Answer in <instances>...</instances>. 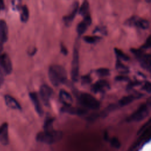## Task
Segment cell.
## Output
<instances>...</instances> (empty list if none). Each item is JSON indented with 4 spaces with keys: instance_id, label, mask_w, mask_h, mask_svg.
Returning <instances> with one entry per match:
<instances>
[{
    "instance_id": "29",
    "label": "cell",
    "mask_w": 151,
    "mask_h": 151,
    "mask_svg": "<svg viewBox=\"0 0 151 151\" xmlns=\"http://www.w3.org/2000/svg\"><path fill=\"white\" fill-rule=\"evenodd\" d=\"M142 81H139V80H135V81H130L129 83V84H127V87H126V89L127 90H132L133 87H136V86H139V85H141L142 84Z\"/></svg>"
},
{
    "instance_id": "9",
    "label": "cell",
    "mask_w": 151,
    "mask_h": 151,
    "mask_svg": "<svg viewBox=\"0 0 151 151\" xmlns=\"http://www.w3.org/2000/svg\"><path fill=\"white\" fill-rule=\"evenodd\" d=\"M52 89L48 85L42 84L40 88V95L41 99L46 107H50V99L52 96Z\"/></svg>"
},
{
    "instance_id": "3",
    "label": "cell",
    "mask_w": 151,
    "mask_h": 151,
    "mask_svg": "<svg viewBox=\"0 0 151 151\" xmlns=\"http://www.w3.org/2000/svg\"><path fill=\"white\" fill-rule=\"evenodd\" d=\"M150 99L146 103L140 105V106L130 116L127 118L128 122H138L145 119L150 114Z\"/></svg>"
},
{
    "instance_id": "4",
    "label": "cell",
    "mask_w": 151,
    "mask_h": 151,
    "mask_svg": "<svg viewBox=\"0 0 151 151\" xmlns=\"http://www.w3.org/2000/svg\"><path fill=\"white\" fill-rule=\"evenodd\" d=\"M78 100L80 104L86 109L96 110L100 106L99 101L87 93H80L78 95Z\"/></svg>"
},
{
    "instance_id": "2",
    "label": "cell",
    "mask_w": 151,
    "mask_h": 151,
    "mask_svg": "<svg viewBox=\"0 0 151 151\" xmlns=\"http://www.w3.org/2000/svg\"><path fill=\"white\" fill-rule=\"evenodd\" d=\"M62 132L54 129L40 132L36 136L37 141L46 144H53L60 140L62 138Z\"/></svg>"
},
{
    "instance_id": "21",
    "label": "cell",
    "mask_w": 151,
    "mask_h": 151,
    "mask_svg": "<svg viewBox=\"0 0 151 151\" xmlns=\"http://www.w3.org/2000/svg\"><path fill=\"white\" fill-rule=\"evenodd\" d=\"M78 13L82 17H85L89 14V3L87 1H84L78 9Z\"/></svg>"
},
{
    "instance_id": "31",
    "label": "cell",
    "mask_w": 151,
    "mask_h": 151,
    "mask_svg": "<svg viewBox=\"0 0 151 151\" xmlns=\"http://www.w3.org/2000/svg\"><path fill=\"white\" fill-rule=\"evenodd\" d=\"M94 33L96 32H100L101 34H103L104 35H107V31L106 28L104 26H97L96 27L94 30L93 31Z\"/></svg>"
},
{
    "instance_id": "16",
    "label": "cell",
    "mask_w": 151,
    "mask_h": 151,
    "mask_svg": "<svg viewBox=\"0 0 151 151\" xmlns=\"http://www.w3.org/2000/svg\"><path fill=\"white\" fill-rule=\"evenodd\" d=\"M61 111L63 113H67L70 114H74V115H78V116L84 115L87 112L86 109H83L81 108L74 107L72 106H63L61 108Z\"/></svg>"
},
{
    "instance_id": "35",
    "label": "cell",
    "mask_w": 151,
    "mask_h": 151,
    "mask_svg": "<svg viewBox=\"0 0 151 151\" xmlns=\"http://www.w3.org/2000/svg\"><path fill=\"white\" fill-rule=\"evenodd\" d=\"M60 52L64 55H67L68 54V50L63 43L60 44Z\"/></svg>"
},
{
    "instance_id": "12",
    "label": "cell",
    "mask_w": 151,
    "mask_h": 151,
    "mask_svg": "<svg viewBox=\"0 0 151 151\" xmlns=\"http://www.w3.org/2000/svg\"><path fill=\"white\" fill-rule=\"evenodd\" d=\"M143 96V94H142L139 92H136L134 94L124 96L123 97L118 103V106L119 107H124L127 106L133 102L134 100L136 99H139Z\"/></svg>"
},
{
    "instance_id": "33",
    "label": "cell",
    "mask_w": 151,
    "mask_h": 151,
    "mask_svg": "<svg viewBox=\"0 0 151 151\" xmlns=\"http://www.w3.org/2000/svg\"><path fill=\"white\" fill-rule=\"evenodd\" d=\"M150 46H151V41H150V36L149 35V36L147 37V40H146L145 43L141 47L140 49L142 50H146V49L147 50V49L150 48Z\"/></svg>"
},
{
    "instance_id": "7",
    "label": "cell",
    "mask_w": 151,
    "mask_h": 151,
    "mask_svg": "<svg viewBox=\"0 0 151 151\" xmlns=\"http://www.w3.org/2000/svg\"><path fill=\"white\" fill-rule=\"evenodd\" d=\"M12 71V65L9 55L6 54L0 55V76L4 77L10 74Z\"/></svg>"
},
{
    "instance_id": "25",
    "label": "cell",
    "mask_w": 151,
    "mask_h": 151,
    "mask_svg": "<svg viewBox=\"0 0 151 151\" xmlns=\"http://www.w3.org/2000/svg\"><path fill=\"white\" fill-rule=\"evenodd\" d=\"M101 39V37L99 36H84L83 37V40L88 43V44H95L97 42H99Z\"/></svg>"
},
{
    "instance_id": "8",
    "label": "cell",
    "mask_w": 151,
    "mask_h": 151,
    "mask_svg": "<svg viewBox=\"0 0 151 151\" xmlns=\"http://www.w3.org/2000/svg\"><path fill=\"white\" fill-rule=\"evenodd\" d=\"M71 76L73 81L77 82L78 81L79 76V53L77 44H75L73 50V60L71 63Z\"/></svg>"
},
{
    "instance_id": "19",
    "label": "cell",
    "mask_w": 151,
    "mask_h": 151,
    "mask_svg": "<svg viewBox=\"0 0 151 151\" xmlns=\"http://www.w3.org/2000/svg\"><path fill=\"white\" fill-rule=\"evenodd\" d=\"M8 38V29L6 22L4 19H0V41L4 44Z\"/></svg>"
},
{
    "instance_id": "18",
    "label": "cell",
    "mask_w": 151,
    "mask_h": 151,
    "mask_svg": "<svg viewBox=\"0 0 151 151\" xmlns=\"http://www.w3.org/2000/svg\"><path fill=\"white\" fill-rule=\"evenodd\" d=\"M5 101L6 105L12 109L18 110H21L22 109V107L19 102L14 97L10 95L6 94L5 96Z\"/></svg>"
},
{
    "instance_id": "39",
    "label": "cell",
    "mask_w": 151,
    "mask_h": 151,
    "mask_svg": "<svg viewBox=\"0 0 151 151\" xmlns=\"http://www.w3.org/2000/svg\"><path fill=\"white\" fill-rule=\"evenodd\" d=\"M3 81H4V77L0 76V87H1V86L2 85Z\"/></svg>"
},
{
    "instance_id": "38",
    "label": "cell",
    "mask_w": 151,
    "mask_h": 151,
    "mask_svg": "<svg viewBox=\"0 0 151 151\" xmlns=\"http://www.w3.org/2000/svg\"><path fill=\"white\" fill-rule=\"evenodd\" d=\"M3 43L0 41V55L1 54V52L3 50Z\"/></svg>"
},
{
    "instance_id": "30",
    "label": "cell",
    "mask_w": 151,
    "mask_h": 151,
    "mask_svg": "<svg viewBox=\"0 0 151 151\" xmlns=\"http://www.w3.org/2000/svg\"><path fill=\"white\" fill-rule=\"evenodd\" d=\"M110 144L112 147L116 149H119L121 146L120 141L116 137H113V138H111V139L110 140Z\"/></svg>"
},
{
    "instance_id": "28",
    "label": "cell",
    "mask_w": 151,
    "mask_h": 151,
    "mask_svg": "<svg viewBox=\"0 0 151 151\" xmlns=\"http://www.w3.org/2000/svg\"><path fill=\"white\" fill-rule=\"evenodd\" d=\"M81 79V84L83 85H87L90 84L91 82V77L90 74H87V75H84L82 76L80 78Z\"/></svg>"
},
{
    "instance_id": "14",
    "label": "cell",
    "mask_w": 151,
    "mask_h": 151,
    "mask_svg": "<svg viewBox=\"0 0 151 151\" xmlns=\"http://www.w3.org/2000/svg\"><path fill=\"white\" fill-rule=\"evenodd\" d=\"M91 18L90 15L84 17V19L77 26V32L79 36L83 35L91 24Z\"/></svg>"
},
{
    "instance_id": "36",
    "label": "cell",
    "mask_w": 151,
    "mask_h": 151,
    "mask_svg": "<svg viewBox=\"0 0 151 151\" xmlns=\"http://www.w3.org/2000/svg\"><path fill=\"white\" fill-rule=\"evenodd\" d=\"M5 8V4L4 1L0 0V11L4 10Z\"/></svg>"
},
{
    "instance_id": "24",
    "label": "cell",
    "mask_w": 151,
    "mask_h": 151,
    "mask_svg": "<svg viewBox=\"0 0 151 151\" xmlns=\"http://www.w3.org/2000/svg\"><path fill=\"white\" fill-rule=\"evenodd\" d=\"M114 52L117 56V58L119 60H122L124 61H128L130 60V58L128 55H127L125 53H124L122 50L117 48H114Z\"/></svg>"
},
{
    "instance_id": "23",
    "label": "cell",
    "mask_w": 151,
    "mask_h": 151,
    "mask_svg": "<svg viewBox=\"0 0 151 151\" xmlns=\"http://www.w3.org/2000/svg\"><path fill=\"white\" fill-rule=\"evenodd\" d=\"M55 119L54 117H51V116H47L44 121L43 128L44 131H48L54 129L52 127V124L54 121Z\"/></svg>"
},
{
    "instance_id": "26",
    "label": "cell",
    "mask_w": 151,
    "mask_h": 151,
    "mask_svg": "<svg viewBox=\"0 0 151 151\" xmlns=\"http://www.w3.org/2000/svg\"><path fill=\"white\" fill-rule=\"evenodd\" d=\"M118 107V105L114 104H111L108 106L104 110H103V111L101 113V116L103 117H104L108 115V114L110 112L113 111L114 110L116 109Z\"/></svg>"
},
{
    "instance_id": "22",
    "label": "cell",
    "mask_w": 151,
    "mask_h": 151,
    "mask_svg": "<svg viewBox=\"0 0 151 151\" xmlns=\"http://www.w3.org/2000/svg\"><path fill=\"white\" fill-rule=\"evenodd\" d=\"M116 68L117 71H119L120 73L123 74H127L129 73V67L123 64L121 61L120 60L117 58L116 60Z\"/></svg>"
},
{
    "instance_id": "11",
    "label": "cell",
    "mask_w": 151,
    "mask_h": 151,
    "mask_svg": "<svg viewBox=\"0 0 151 151\" xmlns=\"http://www.w3.org/2000/svg\"><path fill=\"white\" fill-rule=\"evenodd\" d=\"M110 88L109 82L105 80H99L93 84L91 87V90L94 93H104Z\"/></svg>"
},
{
    "instance_id": "5",
    "label": "cell",
    "mask_w": 151,
    "mask_h": 151,
    "mask_svg": "<svg viewBox=\"0 0 151 151\" xmlns=\"http://www.w3.org/2000/svg\"><path fill=\"white\" fill-rule=\"evenodd\" d=\"M130 51L139 60L141 67L147 70V71L150 72V54H145L143 52V51L140 48H132L130 49Z\"/></svg>"
},
{
    "instance_id": "6",
    "label": "cell",
    "mask_w": 151,
    "mask_h": 151,
    "mask_svg": "<svg viewBox=\"0 0 151 151\" xmlns=\"http://www.w3.org/2000/svg\"><path fill=\"white\" fill-rule=\"evenodd\" d=\"M129 27H136L142 29H147L150 26L149 21L137 15H133L127 18L123 24Z\"/></svg>"
},
{
    "instance_id": "15",
    "label": "cell",
    "mask_w": 151,
    "mask_h": 151,
    "mask_svg": "<svg viewBox=\"0 0 151 151\" xmlns=\"http://www.w3.org/2000/svg\"><path fill=\"white\" fill-rule=\"evenodd\" d=\"M0 142L3 145H7L9 143L8 124L6 122L0 126Z\"/></svg>"
},
{
    "instance_id": "32",
    "label": "cell",
    "mask_w": 151,
    "mask_h": 151,
    "mask_svg": "<svg viewBox=\"0 0 151 151\" xmlns=\"http://www.w3.org/2000/svg\"><path fill=\"white\" fill-rule=\"evenodd\" d=\"M142 90L146 91L148 93H150L151 92V84L149 81H145V84L142 87Z\"/></svg>"
},
{
    "instance_id": "37",
    "label": "cell",
    "mask_w": 151,
    "mask_h": 151,
    "mask_svg": "<svg viewBox=\"0 0 151 151\" xmlns=\"http://www.w3.org/2000/svg\"><path fill=\"white\" fill-rule=\"evenodd\" d=\"M37 48H34L31 52H29V55H31V56H32V55H34L35 53H36V52H37Z\"/></svg>"
},
{
    "instance_id": "20",
    "label": "cell",
    "mask_w": 151,
    "mask_h": 151,
    "mask_svg": "<svg viewBox=\"0 0 151 151\" xmlns=\"http://www.w3.org/2000/svg\"><path fill=\"white\" fill-rule=\"evenodd\" d=\"M20 10V19L22 22L25 23L28 21L29 19V10L26 5H21L20 8L19 9Z\"/></svg>"
},
{
    "instance_id": "34",
    "label": "cell",
    "mask_w": 151,
    "mask_h": 151,
    "mask_svg": "<svg viewBox=\"0 0 151 151\" xmlns=\"http://www.w3.org/2000/svg\"><path fill=\"white\" fill-rule=\"evenodd\" d=\"M114 79L117 81H130V78L126 76H117Z\"/></svg>"
},
{
    "instance_id": "13",
    "label": "cell",
    "mask_w": 151,
    "mask_h": 151,
    "mask_svg": "<svg viewBox=\"0 0 151 151\" xmlns=\"http://www.w3.org/2000/svg\"><path fill=\"white\" fill-rule=\"evenodd\" d=\"M29 97L34 106L36 112L40 116H42L43 115L44 111L42 109V106L40 101V100L38 99L37 93L34 91L30 92L29 93Z\"/></svg>"
},
{
    "instance_id": "10",
    "label": "cell",
    "mask_w": 151,
    "mask_h": 151,
    "mask_svg": "<svg viewBox=\"0 0 151 151\" xmlns=\"http://www.w3.org/2000/svg\"><path fill=\"white\" fill-rule=\"evenodd\" d=\"M78 6H79V2L78 1H75L72 4L71 6V10L67 15H65L63 17V21L67 27H70L71 25V23L73 22L77 12L78 11Z\"/></svg>"
},
{
    "instance_id": "1",
    "label": "cell",
    "mask_w": 151,
    "mask_h": 151,
    "mask_svg": "<svg viewBox=\"0 0 151 151\" xmlns=\"http://www.w3.org/2000/svg\"><path fill=\"white\" fill-rule=\"evenodd\" d=\"M48 77L51 84L55 86H59L65 83L67 74L65 69L59 65H52L48 69Z\"/></svg>"
},
{
    "instance_id": "27",
    "label": "cell",
    "mask_w": 151,
    "mask_h": 151,
    "mask_svg": "<svg viewBox=\"0 0 151 151\" xmlns=\"http://www.w3.org/2000/svg\"><path fill=\"white\" fill-rule=\"evenodd\" d=\"M96 74L99 77H106L110 74V71L107 68H99L95 71Z\"/></svg>"
},
{
    "instance_id": "17",
    "label": "cell",
    "mask_w": 151,
    "mask_h": 151,
    "mask_svg": "<svg viewBox=\"0 0 151 151\" xmlns=\"http://www.w3.org/2000/svg\"><path fill=\"white\" fill-rule=\"evenodd\" d=\"M59 98L64 106H71L73 98L71 94L64 89L60 90L59 92Z\"/></svg>"
}]
</instances>
